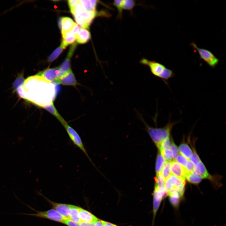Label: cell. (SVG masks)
I'll return each mask as SVG.
<instances>
[{"mask_svg":"<svg viewBox=\"0 0 226 226\" xmlns=\"http://www.w3.org/2000/svg\"><path fill=\"white\" fill-rule=\"evenodd\" d=\"M56 85L37 74L25 80L16 91L21 98L43 108L53 103L57 92Z\"/></svg>","mask_w":226,"mask_h":226,"instance_id":"6da1fadb","label":"cell"},{"mask_svg":"<svg viewBox=\"0 0 226 226\" xmlns=\"http://www.w3.org/2000/svg\"><path fill=\"white\" fill-rule=\"evenodd\" d=\"M139 118L144 124L146 131L158 147L166 139L170 137L173 126L176 122L169 121L164 127L161 128L153 127L148 125L143 117L139 115Z\"/></svg>","mask_w":226,"mask_h":226,"instance_id":"7a4b0ae2","label":"cell"},{"mask_svg":"<svg viewBox=\"0 0 226 226\" xmlns=\"http://www.w3.org/2000/svg\"><path fill=\"white\" fill-rule=\"evenodd\" d=\"M140 63L147 67L153 75L161 79L166 84L168 80L175 75L173 70L168 68L164 65L156 61L143 58L141 59Z\"/></svg>","mask_w":226,"mask_h":226,"instance_id":"3957f363","label":"cell"},{"mask_svg":"<svg viewBox=\"0 0 226 226\" xmlns=\"http://www.w3.org/2000/svg\"><path fill=\"white\" fill-rule=\"evenodd\" d=\"M190 45L198 53L201 59L205 62L209 66L214 68L218 65L219 60L210 51L197 46L194 43L192 42Z\"/></svg>","mask_w":226,"mask_h":226,"instance_id":"277c9868","label":"cell"},{"mask_svg":"<svg viewBox=\"0 0 226 226\" xmlns=\"http://www.w3.org/2000/svg\"><path fill=\"white\" fill-rule=\"evenodd\" d=\"M65 129L68 135L73 144L80 149L86 155L89 161L93 164L84 147L82 139L78 133L67 122L62 125Z\"/></svg>","mask_w":226,"mask_h":226,"instance_id":"5b68a950","label":"cell"},{"mask_svg":"<svg viewBox=\"0 0 226 226\" xmlns=\"http://www.w3.org/2000/svg\"><path fill=\"white\" fill-rule=\"evenodd\" d=\"M27 207L30 209L35 211V213H20L18 214L30 215L40 218L48 219L54 221L62 223L66 218L62 215L55 210L51 209L45 211H38L35 210L29 206L25 204Z\"/></svg>","mask_w":226,"mask_h":226,"instance_id":"8992f818","label":"cell"},{"mask_svg":"<svg viewBox=\"0 0 226 226\" xmlns=\"http://www.w3.org/2000/svg\"><path fill=\"white\" fill-rule=\"evenodd\" d=\"M96 11H85L83 10L79 13L73 15L77 24L82 28L88 29L96 16Z\"/></svg>","mask_w":226,"mask_h":226,"instance_id":"52a82bcc","label":"cell"},{"mask_svg":"<svg viewBox=\"0 0 226 226\" xmlns=\"http://www.w3.org/2000/svg\"><path fill=\"white\" fill-rule=\"evenodd\" d=\"M50 82H56L60 77L58 68H47L37 74Z\"/></svg>","mask_w":226,"mask_h":226,"instance_id":"ba28073f","label":"cell"},{"mask_svg":"<svg viewBox=\"0 0 226 226\" xmlns=\"http://www.w3.org/2000/svg\"><path fill=\"white\" fill-rule=\"evenodd\" d=\"M55 82L64 85L75 86L78 83L74 75L71 70L59 78Z\"/></svg>","mask_w":226,"mask_h":226,"instance_id":"9c48e42d","label":"cell"},{"mask_svg":"<svg viewBox=\"0 0 226 226\" xmlns=\"http://www.w3.org/2000/svg\"><path fill=\"white\" fill-rule=\"evenodd\" d=\"M170 170L172 174L178 178L186 182L185 169L175 160L171 162Z\"/></svg>","mask_w":226,"mask_h":226,"instance_id":"30bf717a","label":"cell"},{"mask_svg":"<svg viewBox=\"0 0 226 226\" xmlns=\"http://www.w3.org/2000/svg\"><path fill=\"white\" fill-rule=\"evenodd\" d=\"M47 200L51 205L54 209L67 219H69V211L72 205L60 203Z\"/></svg>","mask_w":226,"mask_h":226,"instance_id":"8fae6325","label":"cell"},{"mask_svg":"<svg viewBox=\"0 0 226 226\" xmlns=\"http://www.w3.org/2000/svg\"><path fill=\"white\" fill-rule=\"evenodd\" d=\"M164 196L155 185L153 192V214L154 218Z\"/></svg>","mask_w":226,"mask_h":226,"instance_id":"7c38bea8","label":"cell"},{"mask_svg":"<svg viewBox=\"0 0 226 226\" xmlns=\"http://www.w3.org/2000/svg\"><path fill=\"white\" fill-rule=\"evenodd\" d=\"M78 216L81 222L95 223L98 219L89 211L80 207L78 209Z\"/></svg>","mask_w":226,"mask_h":226,"instance_id":"4fadbf2b","label":"cell"},{"mask_svg":"<svg viewBox=\"0 0 226 226\" xmlns=\"http://www.w3.org/2000/svg\"><path fill=\"white\" fill-rule=\"evenodd\" d=\"M77 42L84 44L87 42L91 37L89 32L85 29L80 28L76 35Z\"/></svg>","mask_w":226,"mask_h":226,"instance_id":"5bb4252c","label":"cell"},{"mask_svg":"<svg viewBox=\"0 0 226 226\" xmlns=\"http://www.w3.org/2000/svg\"><path fill=\"white\" fill-rule=\"evenodd\" d=\"M194 171L198 174L202 178L211 179L212 176L208 173L205 165L201 161L195 166Z\"/></svg>","mask_w":226,"mask_h":226,"instance_id":"9a60e30c","label":"cell"},{"mask_svg":"<svg viewBox=\"0 0 226 226\" xmlns=\"http://www.w3.org/2000/svg\"><path fill=\"white\" fill-rule=\"evenodd\" d=\"M62 18V33L70 31L76 24L69 17H63Z\"/></svg>","mask_w":226,"mask_h":226,"instance_id":"2e32d148","label":"cell"},{"mask_svg":"<svg viewBox=\"0 0 226 226\" xmlns=\"http://www.w3.org/2000/svg\"><path fill=\"white\" fill-rule=\"evenodd\" d=\"M72 55L68 53L67 57L59 67H58L60 71V77L71 70L70 68V58Z\"/></svg>","mask_w":226,"mask_h":226,"instance_id":"e0dca14e","label":"cell"},{"mask_svg":"<svg viewBox=\"0 0 226 226\" xmlns=\"http://www.w3.org/2000/svg\"><path fill=\"white\" fill-rule=\"evenodd\" d=\"M83 9L85 11H96V7L97 3V0H79Z\"/></svg>","mask_w":226,"mask_h":226,"instance_id":"ac0fdd59","label":"cell"},{"mask_svg":"<svg viewBox=\"0 0 226 226\" xmlns=\"http://www.w3.org/2000/svg\"><path fill=\"white\" fill-rule=\"evenodd\" d=\"M43 108H44L48 111L51 113L55 116L62 125L67 122L62 117L59 113L55 108L53 103L44 107Z\"/></svg>","mask_w":226,"mask_h":226,"instance_id":"d6986e66","label":"cell"},{"mask_svg":"<svg viewBox=\"0 0 226 226\" xmlns=\"http://www.w3.org/2000/svg\"><path fill=\"white\" fill-rule=\"evenodd\" d=\"M79 207L72 205L69 211V219L78 223H80L78 216Z\"/></svg>","mask_w":226,"mask_h":226,"instance_id":"ffe728a7","label":"cell"},{"mask_svg":"<svg viewBox=\"0 0 226 226\" xmlns=\"http://www.w3.org/2000/svg\"><path fill=\"white\" fill-rule=\"evenodd\" d=\"M180 153L188 159H189L192 155V152L189 146L186 143H182L179 146Z\"/></svg>","mask_w":226,"mask_h":226,"instance_id":"44dd1931","label":"cell"},{"mask_svg":"<svg viewBox=\"0 0 226 226\" xmlns=\"http://www.w3.org/2000/svg\"><path fill=\"white\" fill-rule=\"evenodd\" d=\"M186 178L190 183L196 184L200 182L202 180L201 177L195 171L186 174Z\"/></svg>","mask_w":226,"mask_h":226,"instance_id":"7402d4cb","label":"cell"},{"mask_svg":"<svg viewBox=\"0 0 226 226\" xmlns=\"http://www.w3.org/2000/svg\"><path fill=\"white\" fill-rule=\"evenodd\" d=\"M166 161L161 153H159L157 157L155 170L156 174L160 173Z\"/></svg>","mask_w":226,"mask_h":226,"instance_id":"603a6c76","label":"cell"},{"mask_svg":"<svg viewBox=\"0 0 226 226\" xmlns=\"http://www.w3.org/2000/svg\"><path fill=\"white\" fill-rule=\"evenodd\" d=\"M171 162L166 161L164 165L161 173L165 181L172 174L170 170Z\"/></svg>","mask_w":226,"mask_h":226,"instance_id":"cb8c5ba5","label":"cell"},{"mask_svg":"<svg viewBox=\"0 0 226 226\" xmlns=\"http://www.w3.org/2000/svg\"><path fill=\"white\" fill-rule=\"evenodd\" d=\"M123 0H114L112 3V5L115 7L118 11V15L117 18L121 19L122 15L123 9Z\"/></svg>","mask_w":226,"mask_h":226,"instance_id":"d4e9b609","label":"cell"},{"mask_svg":"<svg viewBox=\"0 0 226 226\" xmlns=\"http://www.w3.org/2000/svg\"><path fill=\"white\" fill-rule=\"evenodd\" d=\"M76 40V35L63 38L60 46L64 49L69 45L74 43Z\"/></svg>","mask_w":226,"mask_h":226,"instance_id":"484cf974","label":"cell"},{"mask_svg":"<svg viewBox=\"0 0 226 226\" xmlns=\"http://www.w3.org/2000/svg\"><path fill=\"white\" fill-rule=\"evenodd\" d=\"M160 152L166 161L171 162L174 160L172 153L170 149L162 150Z\"/></svg>","mask_w":226,"mask_h":226,"instance_id":"4316f807","label":"cell"},{"mask_svg":"<svg viewBox=\"0 0 226 226\" xmlns=\"http://www.w3.org/2000/svg\"><path fill=\"white\" fill-rule=\"evenodd\" d=\"M136 3L135 1L132 0H123V9L132 11Z\"/></svg>","mask_w":226,"mask_h":226,"instance_id":"83f0119b","label":"cell"},{"mask_svg":"<svg viewBox=\"0 0 226 226\" xmlns=\"http://www.w3.org/2000/svg\"><path fill=\"white\" fill-rule=\"evenodd\" d=\"M63 48L61 46L56 48L50 55L48 58L49 62H52L56 59L63 51Z\"/></svg>","mask_w":226,"mask_h":226,"instance_id":"f1b7e54d","label":"cell"},{"mask_svg":"<svg viewBox=\"0 0 226 226\" xmlns=\"http://www.w3.org/2000/svg\"><path fill=\"white\" fill-rule=\"evenodd\" d=\"M23 76V73L20 74L13 82V86L15 90H16L19 87L21 86L24 83L25 80Z\"/></svg>","mask_w":226,"mask_h":226,"instance_id":"f546056e","label":"cell"},{"mask_svg":"<svg viewBox=\"0 0 226 226\" xmlns=\"http://www.w3.org/2000/svg\"><path fill=\"white\" fill-rule=\"evenodd\" d=\"M188 160L180 153H179L175 159V161L180 164L185 169L187 165Z\"/></svg>","mask_w":226,"mask_h":226,"instance_id":"4dcf8cb0","label":"cell"},{"mask_svg":"<svg viewBox=\"0 0 226 226\" xmlns=\"http://www.w3.org/2000/svg\"><path fill=\"white\" fill-rule=\"evenodd\" d=\"M79 28V26L76 24L70 31L62 33L63 38L76 35Z\"/></svg>","mask_w":226,"mask_h":226,"instance_id":"1f68e13d","label":"cell"},{"mask_svg":"<svg viewBox=\"0 0 226 226\" xmlns=\"http://www.w3.org/2000/svg\"><path fill=\"white\" fill-rule=\"evenodd\" d=\"M171 143L170 137H168L161 143L158 148L160 151L163 150L170 149Z\"/></svg>","mask_w":226,"mask_h":226,"instance_id":"d6a6232c","label":"cell"},{"mask_svg":"<svg viewBox=\"0 0 226 226\" xmlns=\"http://www.w3.org/2000/svg\"><path fill=\"white\" fill-rule=\"evenodd\" d=\"M155 181V184L158 186H164L165 180L161 172L156 174Z\"/></svg>","mask_w":226,"mask_h":226,"instance_id":"836d02e7","label":"cell"},{"mask_svg":"<svg viewBox=\"0 0 226 226\" xmlns=\"http://www.w3.org/2000/svg\"><path fill=\"white\" fill-rule=\"evenodd\" d=\"M70 9L73 15L78 14L83 10L79 0L75 6Z\"/></svg>","mask_w":226,"mask_h":226,"instance_id":"e575fe53","label":"cell"},{"mask_svg":"<svg viewBox=\"0 0 226 226\" xmlns=\"http://www.w3.org/2000/svg\"><path fill=\"white\" fill-rule=\"evenodd\" d=\"M195 167V165L190 160L188 159L187 165L185 169L186 174L193 172Z\"/></svg>","mask_w":226,"mask_h":226,"instance_id":"d590c367","label":"cell"},{"mask_svg":"<svg viewBox=\"0 0 226 226\" xmlns=\"http://www.w3.org/2000/svg\"><path fill=\"white\" fill-rule=\"evenodd\" d=\"M170 148L172 153L173 159H175L179 154V150L178 147L173 141L171 142Z\"/></svg>","mask_w":226,"mask_h":226,"instance_id":"8d00e7d4","label":"cell"},{"mask_svg":"<svg viewBox=\"0 0 226 226\" xmlns=\"http://www.w3.org/2000/svg\"><path fill=\"white\" fill-rule=\"evenodd\" d=\"M190 159L191 161L195 165H196L201 161L200 158L196 152L195 151L192 153Z\"/></svg>","mask_w":226,"mask_h":226,"instance_id":"74e56055","label":"cell"},{"mask_svg":"<svg viewBox=\"0 0 226 226\" xmlns=\"http://www.w3.org/2000/svg\"><path fill=\"white\" fill-rule=\"evenodd\" d=\"M62 223L68 226H80L79 223L68 219H64Z\"/></svg>","mask_w":226,"mask_h":226,"instance_id":"f35d334b","label":"cell"},{"mask_svg":"<svg viewBox=\"0 0 226 226\" xmlns=\"http://www.w3.org/2000/svg\"><path fill=\"white\" fill-rule=\"evenodd\" d=\"M79 0H68V4L70 8V9L73 8L78 2Z\"/></svg>","mask_w":226,"mask_h":226,"instance_id":"ab89813d","label":"cell"},{"mask_svg":"<svg viewBox=\"0 0 226 226\" xmlns=\"http://www.w3.org/2000/svg\"><path fill=\"white\" fill-rule=\"evenodd\" d=\"M80 226H95V223L81 222L79 223Z\"/></svg>","mask_w":226,"mask_h":226,"instance_id":"60d3db41","label":"cell"},{"mask_svg":"<svg viewBox=\"0 0 226 226\" xmlns=\"http://www.w3.org/2000/svg\"><path fill=\"white\" fill-rule=\"evenodd\" d=\"M104 226H119L112 223L101 220Z\"/></svg>","mask_w":226,"mask_h":226,"instance_id":"b9f144b4","label":"cell"},{"mask_svg":"<svg viewBox=\"0 0 226 226\" xmlns=\"http://www.w3.org/2000/svg\"><path fill=\"white\" fill-rule=\"evenodd\" d=\"M95 226H104L101 220L98 219V220L95 223Z\"/></svg>","mask_w":226,"mask_h":226,"instance_id":"7bdbcfd3","label":"cell"},{"mask_svg":"<svg viewBox=\"0 0 226 226\" xmlns=\"http://www.w3.org/2000/svg\"><path fill=\"white\" fill-rule=\"evenodd\" d=\"M62 18H61L59 19L58 20V26L59 27V28H60V29L61 30L62 29Z\"/></svg>","mask_w":226,"mask_h":226,"instance_id":"ee69618b","label":"cell"}]
</instances>
